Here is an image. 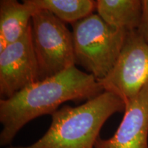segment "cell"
<instances>
[{"instance_id":"6da1fadb","label":"cell","mask_w":148,"mask_h":148,"mask_svg":"<svg viewBox=\"0 0 148 148\" xmlns=\"http://www.w3.org/2000/svg\"><path fill=\"white\" fill-rule=\"evenodd\" d=\"M103 88L91 74L75 66L54 76L33 83L6 99L0 100V145L10 146L16 134L32 120L52 114L62 103L88 101Z\"/></svg>"},{"instance_id":"7a4b0ae2","label":"cell","mask_w":148,"mask_h":148,"mask_svg":"<svg viewBox=\"0 0 148 148\" xmlns=\"http://www.w3.org/2000/svg\"><path fill=\"white\" fill-rule=\"evenodd\" d=\"M125 108L119 96L103 91L80 106H64L53 112L49 129L32 145L7 148H94L105 122Z\"/></svg>"},{"instance_id":"3957f363","label":"cell","mask_w":148,"mask_h":148,"mask_svg":"<svg viewBox=\"0 0 148 148\" xmlns=\"http://www.w3.org/2000/svg\"><path fill=\"white\" fill-rule=\"evenodd\" d=\"M72 27L75 64L97 81L104 79L115 65L128 32L111 26L92 13Z\"/></svg>"},{"instance_id":"277c9868","label":"cell","mask_w":148,"mask_h":148,"mask_svg":"<svg viewBox=\"0 0 148 148\" xmlns=\"http://www.w3.org/2000/svg\"><path fill=\"white\" fill-rule=\"evenodd\" d=\"M31 25L39 80L75 66L73 34L64 22L49 11L37 10Z\"/></svg>"},{"instance_id":"5b68a950","label":"cell","mask_w":148,"mask_h":148,"mask_svg":"<svg viewBox=\"0 0 148 148\" xmlns=\"http://www.w3.org/2000/svg\"><path fill=\"white\" fill-rule=\"evenodd\" d=\"M98 82L104 91L115 94L124 102L134 97L148 82V42L136 29L127 32L113 69Z\"/></svg>"},{"instance_id":"8992f818","label":"cell","mask_w":148,"mask_h":148,"mask_svg":"<svg viewBox=\"0 0 148 148\" xmlns=\"http://www.w3.org/2000/svg\"><path fill=\"white\" fill-rule=\"evenodd\" d=\"M39 81L32 25L23 36L0 51V97L6 99Z\"/></svg>"},{"instance_id":"52a82bcc","label":"cell","mask_w":148,"mask_h":148,"mask_svg":"<svg viewBox=\"0 0 148 148\" xmlns=\"http://www.w3.org/2000/svg\"><path fill=\"white\" fill-rule=\"evenodd\" d=\"M122 121L112 137H99L94 148H148V82L125 101Z\"/></svg>"},{"instance_id":"ba28073f","label":"cell","mask_w":148,"mask_h":148,"mask_svg":"<svg viewBox=\"0 0 148 148\" xmlns=\"http://www.w3.org/2000/svg\"><path fill=\"white\" fill-rule=\"evenodd\" d=\"M36 10L23 1H0V51L23 36Z\"/></svg>"},{"instance_id":"9c48e42d","label":"cell","mask_w":148,"mask_h":148,"mask_svg":"<svg viewBox=\"0 0 148 148\" xmlns=\"http://www.w3.org/2000/svg\"><path fill=\"white\" fill-rule=\"evenodd\" d=\"M96 10L108 25L130 32L138 28L142 0H97Z\"/></svg>"},{"instance_id":"30bf717a","label":"cell","mask_w":148,"mask_h":148,"mask_svg":"<svg viewBox=\"0 0 148 148\" xmlns=\"http://www.w3.org/2000/svg\"><path fill=\"white\" fill-rule=\"evenodd\" d=\"M36 10L50 12L62 22L73 24L92 14L96 8L92 0H25Z\"/></svg>"},{"instance_id":"8fae6325","label":"cell","mask_w":148,"mask_h":148,"mask_svg":"<svg viewBox=\"0 0 148 148\" xmlns=\"http://www.w3.org/2000/svg\"><path fill=\"white\" fill-rule=\"evenodd\" d=\"M136 31L148 42V0H142V13Z\"/></svg>"}]
</instances>
